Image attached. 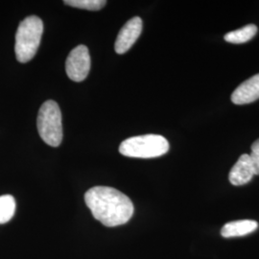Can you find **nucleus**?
<instances>
[{
	"label": "nucleus",
	"mask_w": 259,
	"mask_h": 259,
	"mask_svg": "<svg viewBox=\"0 0 259 259\" xmlns=\"http://www.w3.org/2000/svg\"><path fill=\"white\" fill-rule=\"evenodd\" d=\"M16 212V201L11 195L0 196V224H6Z\"/></svg>",
	"instance_id": "11"
},
{
	"label": "nucleus",
	"mask_w": 259,
	"mask_h": 259,
	"mask_svg": "<svg viewBox=\"0 0 259 259\" xmlns=\"http://www.w3.org/2000/svg\"><path fill=\"white\" fill-rule=\"evenodd\" d=\"M169 142L159 135H145L124 140L119 146L123 156L138 158H152L165 155Z\"/></svg>",
	"instance_id": "3"
},
{
	"label": "nucleus",
	"mask_w": 259,
	"mask_h": 259,
	"mask_svg": "<svg viewBox=\"0 0 259 259\" xmlns=\"http://www.w3.org/2000/svg\"><path fill=\"white\" fill-rule=\"evenodd\" d=\"M142 31V20L139 17L133 18L122 27L115 40L114 49L117 54H124L137 41Z\"/></svg>",
	"instance_id": "6"
},
{
	"label": "nucleus",
	"mask_w": 259,
	"mask_h": 259,
	"mask_svg": "<svg viewBox=\"0 0 259 259\" xmlns=\"http://www.w3.org/2000/svg\"><path fill=\"white\" fill-rule=\"evenodd\" d=\"M258 228V224L253 220H241L234 222L228 223L223 227L221 234L223 237L231 238L238 237L250 234L251 232L256 231Z\"/></svg>",
	"instance_id": "9"
},
{
	"label": "nucleus",
	"mask_w": 259,
	"mask_h": 259,
	"mask_svg": "<svg viewBox=\"0 0 259 259\" xmlns=\"http://www.w3.org/2000/svg\"><path fill=\"white\" fill-rule=\"evenodd\" d=\"M65 4L72 6L79 9L90 10V11H99L105 7L107 1L103 0H66Z\"/></svg>",
	"instance_id": "12"
},
{
	"label": "nucleus",
	"mask_w": 259,
	"mask_h": 259,
	"mask_svg": "<svg viewBox=\"0 0 259 259\" xmlns=\"http://www.w3.org/2000/svg\"><path fill=\"white\" fill-rule=\"evenodd\" d=\"M256 33L257 27L254 24H249L226 34L225 40L231 44H245L254 37Z\"/></svg>",
	"instance_id": "10"
},
{
	"label": "nucleus",
	"mask_w": 259,
	"mask_h": 259,
	"mask_svg": "<svg viewBox=\"0 0 259 259\" xmlns=\"http://www.w3.org/2000/svg\"><path fill=\"white\" fill-rule=\"evenodd\" d=\"M250 157L254 170V175H259V139L252 143Z\"/></svg>",
	"instance_id": "13"
},
{
	"label": "nucleus",
	"mask_w": 259,
	"mask_h": 259,
	"mask_svg": "<svg viewBox=\"0 0 259 259\" xmlns=\"http://www.w3.org/2000/svg\"><path fill=\"white\" fill-rule=\"evenodd\" d=\"M259 99V73L244 81L235 89L232 101L235 105H245Z\"/></svg>",
	"instance_id": "7"
},
{
	"label": "nucleus",
	"mask_w": 259,
	"mask_h": 259,
	"mask_svg": "<svg viewBox=\"0 0 259 259\" xmlns=\"http://www.w3.org/2000/svg\"><path fill=\"white\" fill-rule=\"evenodd\" d=\"M37 131L41 139L52 147H58L63 140L62 112L52 100L44 103L37 114Z\"/></svg>",
	"instance_id": "4"
},
{
	"label": "nucleus",
	"mask_w": 259,
	"mask_h": 259,
	"mask_svg": "<svg viewBox=\"0 0 259 259\" xmlns=\"http://www.w3.org/2000/svg\"><path fill=\"white\" fill-rule=\"evenodd\" d=\"M254 176V170L250 155H242L230 172L229 180L231 184L236 186L248 184Z\"/></svg>",
	"instance_id": "8"
},
{
	"label": "nucleus",
	"mask_w": 259,
	"mask_h": 259,
	"mask_svg": "<svg viewBox=\"0 0 259 259\" xmlns=\"http://www.w3.org/2000/svg\"><path fill=\"white\" fill-rule=\"evenodd\" d=\"M66 74L74 82L83 81L91 70V56L85 46H78L71 50L65 62Z\"/></svg>",
	"instance_id": "5"
},
{
	"label": "nucleus",
	"mask_w": 259,
	"mask_h": 259,
	"mask_svg": "<svg viewBox=\"0 0 259 259\" xmlns=\"http://www.w3.org/2000/svg\"><path fill=\"white\" fill-rule=\"evenodd\" d=\"M44 33L42 20L36 16L28 17L19 24L16 34L15 51L19 63H27L36 55Z\"/></svg>",
	"instance_id": "2"
},
{
	"label": "nucleus",
	"mask_w": 259,
	"mask_h": 259,
	"mask_svg": "<svg viewBox=\"0 0 259 259\" xmlns=\"http://www.w3.org/2000/svg\"><path fill=\"white\" fill-rule=\"evenodd\" d=\"M84 201L93 217L106 227L124 225L134 214V204L129 197L112 187H93L84 195Z\"/></svg>",
	"instance_id": "1"
}]
</instances>
